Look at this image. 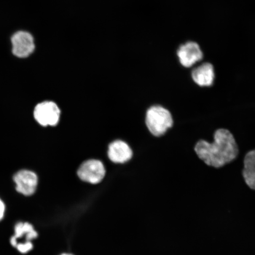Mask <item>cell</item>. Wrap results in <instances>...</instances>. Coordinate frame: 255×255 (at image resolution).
Instances as JSON below:
<instances>
[{
	"instance_id": "cell-8",
	"label": "cell",
	"mask_w": 255,
	"mask_h": 255,
	"mask_svg": "<svg viewBox=\"0 0 255 255\" xmlns=\"http://www.w3.org/2000/svg\"><path fill=\"white\" fill-rule=\"evenodd\" d=\"M15 234L10 239V244L12 247L14 246L16 242L18 241L14 248L18 245L27 244L25 242H31L32 241L38 237L37 232L34 230L33 226L28 222H18L15 225Z\"/></svg>"
},
{
	"instance_id": "cell-14",
	"label": "cell",
	"mask_w": 255,
	"mask_h": 255,
	"mask_svg": "<svg viewBox=\"0 0 255 255\" xmlns=\"http://www.w3.org/2000/svg\"><path fill=\"white\" fill-rule=\"evenodd\" d=\"M62 255H70V254H63Z\"/></svg>"
},
{
	"instance_id": "cell-4",
	"label": "cell",
	"mask_w": 255,
	"mask_h": 255,
	"mask_svg": "<svg viewBox=\"0 0 255 255\" xmlns=\"http://www.w3.org/2000/svg\"><path fill=\"white\" fill-rule=\"evenodd\" d=\"M78 175L81 180L91 184L100 183L105 177V168L100 161L90 159L85 161L79 167Z\"/></svg>"
},
{
	"instance_id": "cell-11",
	"label": "cell",
	"mask_w": 255,
	"mask_h": 255,
	"mask_svg": "<svg viewBox=\"0 0 255 255\" xmlns=\"http://www.w3.org/2000/svg\"><path fill=\"white\" fill-rule=\"evenodd\" d=\"M242 174L247 186L251 189L255 190V168L244 167Z\"/></svg>"
},
{
	"instance_id": "cell-12",
	"label": "cell",
	"mask_w": 255,
	"mask_h": 255,
	"mask_svg": "<svg viewBox=\"0 0 255 255\" xmlns=\"http://www.w3.org/2000/svg\"><path fill=\"white\" fill-rule=\"evenodd\" d=\"M244 167L255 168V149L247 153L244 159Z\"/></svg>"
},
{
	"instance_id": "cell-6",
	"label": "cell",
	"mask_w": 255,
	"mask_h": 255,
	"mask_svg": "<svg viewBox=\"0 0 255 255\" xmlns=\"http://www.w3.org/2000/svg\"><path fill=\"white\" fill-rule=\"evenodd\" d=\"M15 189L19 193L25 196L33 195L37 189L38 177L34 172L23 170L14 175Z\"/></svg>"
},
{
	"instance_id": "cell-1",
	"label": "cell",
	"mask_w": 255,
	"mask_h": 255,
	"mask_svg": "<svg viewBox=\"0 0 255 255\" xmlns=\"http://www.w3.org/2000/svg\"><path fill=\"white\" fill-rule=\"evenodd\" d=\"M194 150L200 159L207 165L221 168L237 158L239 149L232 133L226 129H219L214 134V141L205 140L197 142Z\"/></svg>"
},
{
	"instance_id": "cell-3",
	"label": "cell",
	"mask_w": 255,
	"mask_h": 255,
	"mask_svg": "<svg viewBox=\"0 0 255 255\" xmlns=\"http://www.w3.org/2000/svg\"><path fill=\"white\" fill-rule=\"evenodd\" d=\"M60 111L57 105L52 101H45L37 105L34 111V117L41 126H55L58 124Z\"/></svg>"
},
{
	"instance_id": "cell-2",
	"label": "cell",
	"mask_w": 255,
	"mask_h": 255,
	"mask_svg": "<svg viewBox=\"0 0 255 255\" xmlns=\"http://www.w3.org/2000/svg\"><path fill=\"white\" fill-rule=\"evenodd\" d=\"M146 125L153 135H164L173 125L170 112L161 106L152 107L146 116Z\"/></svg>"
},
{
	"instance_id": "cell-5",
	"label": "cell",
	"mask_w": 255,
	"mask_h": 255,
	"mask_svg": "<svg viewBox=\"0 0 255 255\" xmlns=\"http://www.w3.org/2000/svg\"><path fill=\"white\" fill-rule=\"evenodd\" d=\"M12 52L20 58L31 55L35 49L34 38L28 32L19 31L11 37Z\"/></svg>"
},
{
	"instance_id": "cell-10",
	"label": "cell",
	"mask_w": 255,
	"mask_h": 255,
	"mask_svg": "<svg viewBox=\"0 0 255 255\" xmlns=\"http://www.w3.org/2000/svg\"><path fill=\"white\" fill-rule=\"evenodd\" d=\"M191 76L194 82L200 87H210L214 82V68L212 64L203 63L193 70Z\"/></svg>"
},
{
	"instance_id": "cell-9",
	"label": "cell",
	"mask_w": 255,
	"mask_h": 255,
	"mask_svg": "<svg viewBox=\"0 0 255 255\" xmlns=\"http://www.w3.org/2000/svg\"><path fill=\"white\" fill-rule=\"evenodd\" d=\"M108 157L116 163H124L132 158V151L126 142L117 140L110 145Z\"/></svg>"
},
{
	"instance_id": "cell-7",
	"label": "cell",
	"mask_w": 255,
	"mask_h": 255,
	"mask_svg": "<svg viewBox=\"0 0 255 255\" xmlns=\"http://www.w3.org/2000/svg\"><path fill=\"white\" fill-rule=\"evenodd\" d=\"M177 56L181 65L190 68L202 60L203 55L198 44L189 41L178 48Z\"/></svg>"
},
{
	"instance_id": "cell-13",
	"label": "cell",
	"mask_w": 255,
	"mask_h": 255,
	"mask_svg": "<svg viewBox=\"0 0 255 255\" xmlns=\"http://www.w3.org/2000/svg\"><path fill=\"white\" fill-rule=\"evenodd\" d=\"M5 213V203L1 198H0V222L4 218Z\"/></svg>"
}]
</instances>
